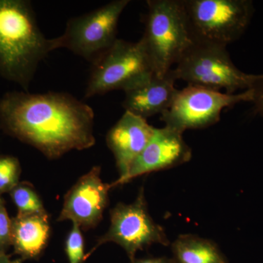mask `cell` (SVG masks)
Returning a JSON list of instances; mask_svg holds the SVG:
<instances>
[{
  "label": "cell",
  "instance_id": "6",
  "mask_svg": "<svg viewBox=\"0 0 263 263\" xmlns=\"http://www.w3.org/2000/svg\"><path fill=\"white\" fill-rule=\"evenodd\" d=\"M92 65L86 98L114 90L127 91L155 75L141 40L132 43L117 39Z\"/></svg>",
  "mask_w": 263,
  "mask_h": 263
},
{
  "label": "cell",
  "instance_id": "9",
  "mask_svg": "<svg viewBox=\"0 0 263 263\" xmlns=\"http://www.w3.org/2000/svg\"><path fill=\"white\" fill-rule=\"evenodd\" d=\"M108 242H113L122 247L131 261L136 259L138 251L154 243L170 245L163 228L153 220L148 213L143 188L141 189L133 203H119L110 211L109 230L99 238L85 259L99 247Z\"/></svg>",
  "mask_w": 263,
  "mask_h": 263
},
{
  "label": "cell",
  "instance_id": "21",
  "mask_svg": "<svg viewBox=\"0 0 263 263\" xmlns=\"http://www.w3.org/2000/svg\"><path fill=\"white\" fill-rule=\"evenodd\" d=\"M131 263H175L172 257H148L144 259H135Z\"/></svg>",
  "mask_w": 263,
  "mask_h": 263
},
{
  "label": "cell",
  "instance_id": "14",
  "mask_svg": "<svg viewBox=\"0 0 263 263\" xmlns=\"http://www.w3.org/2000/svg\"><path fill=\"white\" fill-rule=\"evenodd\" d=\"M50 231L48 215H18L12 221L11 243L25 258H35L47 246Z\"/></svg>",
  "mask_w": 263,
  "mask_h": 263
},
{
  "label": "cell",
  "instance_id": "13",
  "mask_svg": "<svg viewBox=\"0 0 263 263\" xmlns=\"http://www.w3.org/2000/svg\"><path fill=\"white\" fill-rule=\"evenodd\" d=\"M176 79L171 71L160 77L153 75L149 79L128 89L122 105L125 111L146 119L164 113L171 107L179 89L175 86Z\"/></svg>",
  "mask_w": 263,
  "mask_h": 263
},
{
  "label": "cell",
  "instance_id": "22",
  "mask_svg": "<svg viewBox=\"0 0 263 263\" xmlns=\"http://www.w3.org/2000/svg\"><path fill=\"white\" fill-rule=\"evenodd\" d=\"M0 263H11V261L2 250H0Z\"/></svg>",
  "mask_w": 263,
  "mask_h": 263
},
{
  "label": "cell",
  "instance_id": "18",
  "mask_svg": "<svg viewBox=\"0 0 263 263\" xmlns=\"http://www.w3.org/2000/svg\"><path fill=\"white\" fill-rule=\"evenodd\" d=\"M65 252L69 263H81L85 260L84 236L77 224H72V229L67 235Z\"/></svg>",
  "mask_w": 263,
  "mask_h": 263
},
{
  "label": "cell",
  "instance_id": "20",
  "mask_svg": "<svg viewBox=\"0 0 263 263\" xmlns=\"http://www.w3.org/2000/svg\"><path fill=\"white\" fill-rule=\"evenodd\" d=\"M252 90L253 91L252 103L254 105V114L263 117V74H259L258 79Z\"/></svg>",
  "mask_w": 263,
  "mask_h": 263
},
{
  "label": "cell",
  "instance_id": "17",
  "mask_svg": "<svg viewBox=\"0 0 263 263\" xmlns=\"http://www.w3.org/2000/svg\"><path fill=\"white\" fill-rule=\"evenodd\" d=\"M21 166L12 156H0V195L11 191L18 184Z\"/></svg>",
  "mask_w": 263,
  "mask_h": 263
},
{
  "label": "cell",
  "instance_id": "5",
  "mask_svg": "<svg viewBox=\"0 0 263 263\" xmlns=\"http://www.w3.org/2000/svg\"><path fill=\"white\" fill-rule=\"evenodd\" d=\"M193 42L227 46L239 39L254 13L251 0H182Z\"/></svg>",
  "mask_w": 263,
  "mask_h": 263
},
{
  "label": "cell",
  "instance_id": "16",
  "mask_svg": "<svg viewBox=\"0 0 263 263\" xmlns=\"http://www.w3.org/2000/svg\"><path fill=\"white\" fill-rule=\"evenodd\" d=\"M10 195L18 209V215H48L41 197L28 183H18L10 191Z\"/></svg>",
  "mask_w": 263,
  "mask_h": 263
},
{
  "label": "cell",
  "instance_id": "19",
  "mask_svg": "<svg viewBox=\"0 0 263 263\" xmlns=\"http://www.w3.org/2000/svg\"><path fill=\"white\" fill-rule=\"evenodd\" d=\"M12 221L3 200H0V250L11 243Z\"/></svg>",
  "mask_w": 263,
  "mask_h": 263
},
{
  "label": "cell",
  "instance_id": "8",
  "mask_svg": "<svg viewBox=\"0 0 263 263\" xmlns=\"http://www.w3.org/2000/svg\"><path fill=\"white\" fill-rule=\"evenodd\" d=\"M252 89L230 95L188 85L179 90L171 107L161 115V120L166 127L181 133L186 129H203L219 122L224 108L242 102L252 103Z\"/></svg>",
  "mask_w": 263,
  "mask_h": 263
},
{
  "label": "cell",
  "instance_id": "23",
  "mask_svg": "<svg viewBox=\"0 0 263 263\" xmlns=\"http://www.w3.org/2000/svg\"><path fill=\"white\" fill-rule=\"evenodd\" d=\"M11 263H21V262L19 260H15V261H13V262H11Z\"/></svg>",
  "mask_w": 263,
  "mask_h": 263
},
{
  "label": "cell",
  "instance_id": "1",
  "mask_svg": "<svg viewBox=\"0 0 263 263\" xmlns=\"http://www.w3.org/2000/svg\"><path fill=\"white\" fill-rule=\"evenodd\" d=\"M93 109L64 92L10 91L0 98V127L48 158L95 144Z\"/></svg>",
  "mask_w": 263,
  "mask_h": 263
},
{
  "label": "cell",
  "instance_id": "12",
  "mask_svg": "<svg viewBox=\"0 0 263 263\" xmlns=\"http://www.w3.org/2000/svg\"><path fill=\"white\" fill-rule=\"evenodd\" d=\"M155 127L146 119L125 111L106 136V143L115 158L119 179L124 177L153 136Z\"/></svg>",
  "mask_w": 263,
  "mask_h": 263
},
{
  "label": "cell",
  "instance_id": "2",
  "mask_svg": "<svg viewBox=\"0 0 263 263\" xmlns=\"http://www.w3.org/2000/svg\"><path fill=\"white\" fill-rule=\"evenodd\" d=\"M53 51L30 2L0 0V76L27 91L38 65Z\"/></svg>",
  "mask_w": 263,
  "mask_h": 263
},
{
  "label": "cell",
  "instance_id": "4",
  "mask_svg": "<svg viewBox=\"0 0 263 263\" xmlns=\"http://www.w3.org/2000/svg\"><path fill=\"white\" fill-rule=\"evenodd\" d=\"M175 66L171 72L176 80L230 95L252 89L259 76L240 70L227 46L212 43L193 42Z\"/></svg>",
  "mask_w": 263,
  "mask_h": 263
},
{
  "label": "cell",
  "instance_id": "11",
  "mask_svg": "<svg viewBox=\"0 0 263 263\" xmlns=\"http://www.w3.org/2000/svg\"><path fill=\"white\" fill-rule=\"evenodd\" d=\"M183 133L166 127L155 128L148 144L122 179L110 183L111 187L124 185L143 175L177 167L191 160L193 152Z\"/></svg>",
  "mask_w": 263,
  "mask_h": 263
},
{
  "label": "cell",
  "instance_id": "7",
  "mask_svg": "<svg viewBox=\"0 0 263 263\" xmlns=\"http://www.w3.org/2000/svg\"><path fill=\"white\" fill-rule=\"evenodd\" d=\"M129 0H115L70 18L65 32L53 38V51L65 48L94 63L117 41L119 18Z\"/></svg>",
  "mask_w": 263,
  "mask_h": 263
},
{
  "label": "cell",
  "instance_id": "3",
  "mask_svg": "<svg viewBox=\"0 0 263 263\" xmlns=\"http://www.w3.org/2000/svg\"><path fill=\"white\" fill-rule=\"evenodd\" d=\"M141 39L156 76L167 75L193 43L182 0H148Z\"/></svg>",
  "mask_w": 263,
  "mask_h": 263
},
{
  "label": "cell",
  "instance_id": "10",
  "mask_svg": "<svg viewBox=\"0 0 263 263\" xmlns=\"http://www.w3.org/2000/svg\"><path fill=\"white\" fill-rule=\"evenodd\" d=\"M101 168L95 166L66 194L57 220L71 221L84 230L98 226L108 204L110 183L103 182Z\"/></svg>",
  "mask_w": 263,
  "mask_h": 263
},
{
  "label": "cell",
  "instance_id": "15",
  "mask_svg": "<svg viewBox=\"0 0 263 263\" xmlns=\"http://www.w3.org/2000/svg\"><path fill=\"white\" fill-rule=\"evenodd\" d=\"M172 252L175 263H228L214 242L195 235H180Z\"/></svg>",
  "mask_w": 263,
  "mask_h": 263
}]
</instances>
